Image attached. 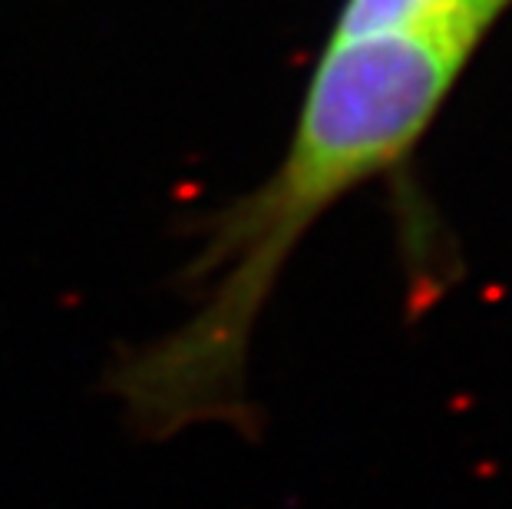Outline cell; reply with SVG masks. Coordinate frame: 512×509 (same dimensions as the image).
<instances>
[{"instance_id":"1","label":"cell","mask_w":512,"mask_h":509,"mask_svg":"<svg viewBox=\"0 0 512 509\" xmlns=\"http://www.w3.org/2000/svg\"><path fill=\"white\" fill-rule=\"evenodd\" d=\"M479 43L446 27L334 20L278 166L205 225L185 275L192 314L116 364L110 384L139 433L162 440L252 420L248 351L291 252L334 205L413 153Z\"/></svg>"}]
</instances>
